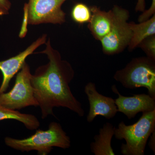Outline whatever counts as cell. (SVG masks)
<instances>
[{"mask_svg":"<svg viewBox=\"0 0 155 155\" xmlns=\"http://www.w3.org/2000/svg\"><path fill=\"white\" fill-rule=\"evenodd\" d=\"M68 0H28L27 3L28 25L62 24L66 14L61 9Z\"/></svg>","mask_w":155,"mask_h":155,"instance_id":"cell-7","label":"cell"},{"mask_svg":"<svg viewBox=\"0 0 155 155\" xmlns=\"http://www.w3.org/2000/svg\"><path fill=\"white\" fill-rule=\"evenodd\" d=\"M139 46H140L144 51L148 58L155 61V35L150 36L145 39Z\"/></svg>","mask_w":155,"mask_h":155,"instance_id":"cell-16","label":"cell"},{"mask_svg":"<svg viewBox=\"0 0 155 155\" xmlns=\"http://www.w3.org/2000/svg\"><path fill=\"white\" fill-rule=\"evenodd\" d=\"M43 51L35 54L47 56V64L38 67L31 74V81L34 96L41 111V118L55 116V107L67 108L83 117L82 104L72 93L69 84L74 77V71L68 61L63 60L60 53L52 47L50 38Z\"/></svg>","mask_w":155,"mask_h":155,"instance_id":"cell-1","label":"cell"},{"mask_svg":"<svg viewBox=\"0 0 155 155\" xmlns=\"http://www.w3.org/2000/svg\"><path fill=\"white\" fill-rule=\"evenodd\" d=\"M114 24L110 32L100 41L105 54L113 55L122 52L128 45L132 36L130 23L127 22L129 12L127 10L115 6Z\"/></svg>","mask_w":155,"mask_h":155,"instance_id":"cell-6","label":"cell"},{"mask_svg":"<svg viewBox=\"0 0 155 155\" xmlns=\"http://www.w3.org/2000/svg\"><path fill=\"white\" fill-rule=\"evenodd\" d=\"M145 8V0H137L135 10L137 12L140 11L143 12Z\"/></svg>","mask_w":155,"mask_h":155,"instance_id":"cell-21","label":"cell"},{"mask_svg":"<svg viewBox=\"0 0 155 155\" xmlns=\"http://www.w3.org/2000/svg\"><path fill=\"white\" fill-rule=\"evenodd\" d=\"M8 119L19 121L29 130H36L40 125L39 121L34 115L22 114L18 110H11L0 105V121Z\"/></svg>","mask_w":155,"mask_h":155,"instance_id":"cell-14","label":"cell"},{"mask_svg":"<svg viewBox=\"0 0 155 155\" xmlns=\"http://www.w3.org/2000/svg\"><path fill=\"white\" fill-rule=\"evenodd\" d=\"M91 16L88 28L95 38L101 40L110 31L115 19L113 9L109 11H102L96 6L91 8Z\"/></svg>","mask_w":155,"mask_h":155,"instance_id":"cell-11","label":"cell"},{"mask_svg":"<svg viewBox=\"0 0 155 155\" xmlns=\"http://www.w3.org/2000/svg\"><path fill=\"white\" fill-rule=\"evenodd\" d=\"M24 15H23V19L22 20V26L21 29L19 34V36L20 38H23L25 37L27 33V25H28V9H27V3L24 4Z\"/></svg>","mask_w":155,"mask_h":155,"instance_id":"cell-17","label":"cell"},{"mask_svg":"<svg viewBox=\"0 0 155 155\" xmlns=\"http://www.w3.org/2000/svg\"><path fill=\"white\" fill-rule=\"evenodd\" d=\"M155 130V110L143 113L137 122L126 125L123 121L114 128V136L119 140H125L121 153L124 155H144L148 139Z\"/></svg>","mask_w":155,"mask_h":155,"instance_id":"cell-3","label":"cell"},{"mask_svg":"<svg viewBox=\"0 0 155 155\" xmlns=\"http://www.w3.org/2000/svg\"><path fill=\"white\" fill-rule=\"evenodd\" d=\"M129 23L132 31V36L128 45L130 51L139 46L145 39L155 35V14L149 19L140 22L139 24H135L132 22Z\"/></svg>","mask_w":155,"mask_h":155,"instance_id":"cell-13","label":"cell"},{"mask_svg":"<svg viewBox=\"0 0 155 155\" xmlns=\"http://www.w3.org/2000/svg\"><path fill=\"white\" fill-rule=\"evenodd\" d=\"M47 35L43 34L34 41L27 48L17 55L0 61V71L3 75V80L0 86V94L5 92L8 88L10 81L21 69L25 60L28 56L34 54L38 48L47 41Z\"/></svg>","mask_w":155,"mask_h":155,"instance_id":"cell-9","label":"cell"},{"mask_svg":"<svg viewBox=\"0 0 155 155\" xmlns=\"http://www.w3.org/2000/svg\"><path fill=\"white\" fill-rule=\"evenodd\" d=\"M155 13V0H152V4L149 9L144 11L143 13L139 17L138 21L140 22L146 21L153 16Z\"/></svg>","mask_w":155,"mask_h":155,"instance_id":"cell-18","label":"cell"},{"mask_svg":"<svg viewBox=\"0 0 155 155\" xmlns=\"http://www.w3.org/2000/svg\"><path fill=\"white\" fill-rule=\"evenodd\" d=\"M112 90L118 95L115 100L118 112L125 115L129 119L134 118L137 114L155 110V98L150 95L135 94L132 97H125L120 94L116 85L112 87Z\"/></svg>","mask_w":155,"mask_h":155,"instance_id":"cell-10","label":"cell"},{"mask_svg":"<svg viewBox=\"0 0 155 155\" xmlns=\"http://www.w3.org/2000/svg\"><path fill=\"white\" fill-rule=\"evenodd\" d=\"M5 142L17 150L27 152L35 150L39 155L48 154L54 147L66 149L71 147L70 137L61 124L55 122L50 123L48 130L38 129L33 135L22 139L6 137Z\"/></svg>","mask_w":155,"mask_h":155,"instance_id":"cell-2","label":"cell"},{"mask_svg":"<svg viewBox=\"0 0 155 155\" xmlns=\"http://www.w3.org/2000/svg\"><path fill=\"white\" fill-rule=\"evenodd\" d=\"M12 4L9 0H0V16L9 14Z\"/></svg>","mask_w":155,"mask_h":155,"instance_id":"cell-19","label":"cell"},{"mask_svg":"<svg viewBox=\"0 0 155 155\" xmlns=\"http://www.w3.org/2000/svg\"><path fill=\"white\" fill-rule=\"evenodd\" d=\"M150 140L149 143V146L150 149L153 151L154 154H155V130L150 136Z\"/></svg>","mask_w":155,"mask_h":155,"instance_id":"cell-20","label":"cell"},{"mask_svg":"<svg viewBox=\"0 0 155 155\" xmlns=\"http://www.w3.org/2000/svg\"><path fill=\"white\" fill-rule=\"evenodd\" d=\"M115 127L107 122L100 128L99 134L94 136V141L91 143L90 149L95 155H114L115 153L111 145Z\"/></svg>","mask_w":155,"mask_h":155,"instance_id":"cell-12","label":"cell"},{"mask_svg":"<svg viewBox=\"0 0 155 155\" xmlns=\"http://www.w3.org/2000/svg\"><path fill=\"white\" fill-rule=\"evenodd\" d=\"M31 76L30 67L25 62L17 74L12 89L0 94V105L14 110L30 106L38 107L31 81Z\"/></svg>","mask_w":155,"mask_h":155,"instance_id":"cell-5","label":"cell"},{"mask_svg":"<svg viewBox=\"0 0 155 155\" xmlns=\"http://www.w3.org/2000/svg\"><path fill=\"white\" fill-rule=\"evenodd\" d=\"M84 92L87 97L90 110L87 120L91 123L97 116H102L110 119L114 118L118 112L115 100L105 96L97 91L95 84L89 82L85 85Z\"/></svg>","mask_w":155,"mask_h":155,"instance_id":"cell-8","label":"cell"},{"mask_svg":"<svg viewBox=\"0 0 155 155\" xmlns=\"http://www.w3.org/2000/svg\"><path fill=\"white\" fill-rule=\"evenodd\" d=\"M114 78L126 88L144 87L155 98V61L148 57L134 58L125 68L117 71Z\"/></svg>","mask_w":155,"mask_h":155,"instance_id":"cell-4","label":"cell"},{"mask_svg":"<svg viewBox=\"0 0 155 155\" xmlns=\"http://www.w3.org/2000/svg\"><path fill=\"white\" fill-rule=\"evenodd\" d=\"M71 17L73 21L79 24L89 22L91 16V9L85 4H75L71 11Z\"/></svg>","mask_w":155,"mask_h":155,"instance_id":"cell-15","label":"cell"}]
</instances>
